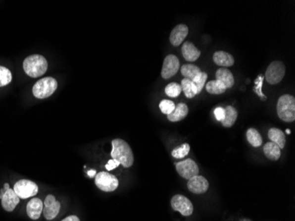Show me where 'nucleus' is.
<instances>
[{"label": "nucleus", "mask_w": 295, "mask_h": 221, "mask_svg": "<svg viewBox=\"0 0 295 221\" xmlns=\"http://www.w3.org/2000/svg\"><path fill=\"white\" fill-rule=\"evenodd\" d=\"M111 144H112L111 158L113 160H118L119 164L122 165L124 167H131L134 164L135 159L129 144L124 140L119 139V138L113 140Z\"/></svg>", "instance_id": "1"}, {"label": "nucleus", "mask_w": 295, "mask_h": 221, "mask_svg": "<svg viewBox=\"0 0 295 221\" xmlns=\"http://www.w3.org/2000/svg\"><path fill=\"white\" fill-rule=\"evenodd\" d=\"M25 73L32 78L40 77L48 69V62L46 57L39 54H34L25 58L23 61Z\"/></svg>", "instance_id": "2"}, {"label": "nucleus", "mask_w": 295, "mask_h": 221, "mask_svg": "<svg viewBox=\"0 0 295 221\" xmlns=\"http://www.w3.org/2000/svg\"><path fill=\"white\" fill-rule=\"evenodd\" d=\"M277 112L279 119L285 122H293L295 119V98L291 95H283L277 104Z\"/></svg>", "instance_id": "3"}, {"label": "nucleus", "mask_w": 295, "mask_h": 221, "mask_svg": "<svg viewBox=\"0 0 295 221\" xmlns=\"http://www.w3.org/2000/svg\"><path fill=\"white\" fill-rule=\"evenodd\" d=\"M57 88V82L52 77L43 78L36 82L33 87V95L39 99H47L53 94Z\"/></svg>", "instance_id": "4"}, {"label": "nucleus", "mask_w": 295, "mask_h": 221, "mask_svg": "<svg viewBox=\"0 0 295 221\" xmlns=\"http://www.w3.org/2000/svg\"><path fill=\"white\" fill-rule=\"evenodd\" d=\"M95 183L104 192H112L119 187V180L111 173L100 172L96 175Z\"/></svg>", "instance_id": "5"}, {"label": "nucleus", "mask_w": 295, "mask_h": 221, "mask_svg": "<svg viewBox=\"0 0 295 221\" xmlns=\"http://www.w3.org/2000/svg\"><path fill=\"white\" fill-rule=\"evenodd\" d=\"M286 74V66L281 61H273L268 66L265 79L271 85L278 84L283 80Z\"/></svg>", "instance_id": "6"}, {"label": "nucleus", "mask_w": 295, "mask_h": 221, "mask_svg": "<svg viewBox=\"0 0 295 221\" xmlns=\"http://www.w3.org/2000/svg\"><path fill=\"white\" fill-rule=\"evenodd\" d=\"M13 191L21 199H26L36 196L38 192V187L31 180H21L14 184Z\"/></svg>", "instance_id": "7"}, {"label": "nucleus", "mask_w": 295, "mask_h": 221, "mask_svg": "<svg viewBox=\"0 0 295 221\" xmlns=\"http://www.w3.org/2000/svg\"><path fill=\"white\" fill-rule=\"evenodd\" d=\"M176 170L179 174L186 180H190L191 178L197 176L199 173L198 166L191 159H188L177 163Z\"/></svg>", "instance_id": "8"}, {"label": "nucleus", "mask_w": 295, "mask_h": 221, "mask_svg": "<svg viewBox=\"0 0 295 221\" xmlns=\"http://www.w3.org/2000/svg\"><path fill=\"white\" fill-rule=\"evenodd\" d=\"M172 209L181 213L183 216H190L193 213V204L183 195H175L171 200Z\"/></svg>", "instance_id": "9"}, {"label": "nucleus", "mask_w": 295, "mask_h": 221, "mask_svg": "<svg viewBox=\"0 0 295 221\" xmlns=\"http://www.w3.org/2000/svg\"><path fill=\"white\" fill-rule=\"evenodd\" d=\"M179 69H180L179 58L175 55L170 54L164 58L161 75L164 79H170L178 73Z\"/></svg>", "instance_id": "10"}, {"label": "nucleus", "mask_w": 295, "mask_h": 221, "mask_svg": "<svg viewBox=\"0 0 295 221\" xmlns=\"http://www.w3.org/2000/svg\"><path fill=\"white\" fill-rule=\"evenodd\" d=\"M60 211V203L57 201L53 195H48L44 202L43 213L46 220L52 221L57 217Z\"/></svg>", "instance_id": "11"}, {"label": "nucleus", "mask_w": 295, "mask_h": 221, "mask_svg": "<svg viewBox=\"0 0 295 221\" xmlns=\"http://www.w3.org/2000/svg\"><path fill=\"white\" fill-rule=\"evenodd\" d=\"M188 188L194 194H203L209 189V181L204 177L197 175L189 180Z\"/></svg>", "instance_id": "12"}, {"label": "nucleus", "mask_w": 295, "mask_h": 221, "mask_svg": "<svg viewBox=\"0 0 295 221\" xmlns=\"http://www.w3.org/2000/svg\"><path fill=\"white\" fill-rule=\"evenodd\" d=\"M189 27L185 24L177 25L174 29H172L170 35V42L173 46L178 47L184 42L185 38L189 35Z\"/></svg>", "instance_id": "13"}, {"label": "nucleus", "mask_w": 295, "mask_h": 221, "mask_svg": "<svg viewBox=\"0 0 295 221\" xmlns=\"http://www.w3.org/2000/svg\"><path fill=\"white\" fill-rule=\"evenodd\" d=\"M19 203L20 197L17 196L12 188H8L1 198V205L6 212H12Z\"/></svg>", "instance_id": "14"}, {"label": "nucleus", "mask_w": 295, "mask_h": 221, "mask_svg": "<svg viewBox=\"0 0 295 221\" xmlns=\"http://www.w3.org/2000/svg\"><path fill=\"white\" fill-rule=\"evenodd\" d=\"M44 210V203L39 198H33L27 205V213L32 220H38Z\"/></svg>", "instance_id": "15"}, {"label": "nucleus", "mask_w": 295, "mask_h": 221, "mask_svg": "<svg viewBox=\"0 0 295 221\" xmlns=\"http://www.w3.org/2000/svg\"><path fill=\"white\" fill-rule=\"evenodd\" d=\"M182 56L187 61H196L201 56V52L191 42H185L182 48Z\"/></svg>", "instance_id": "16"}, {"label": "nucleus", "mask_w": 295, "mask_h": 221, "mask_svg": "<svg viewBox=\"0 0 295 221\" xmlns=\"http://www.w3.org/2000/svg\"><path fill=\"white\" fill-rule=\"evenodd\" d=\"M216 80L222 82L226 89H231L234 87V78L232 72L226 67H222L216 72Z\"/></svg>", "instance_id": "17"}, {"label": "nucleus", "mask_w": 295, "mask_h": 221, "mask_svg": "<svg viewBox=\"0 0 295 221\" xmlns=\"http://www.w3.org/2000/svg\"><path fill=\"white\" fill-rule=\"evenodd\" d=\"M213 61L217 64V66L228 67V66H234V58L228 53L218 51L214 54Z\"/></svg>", "instance_id": "18"}, {"label": "nucleus", "mask_w": 295, "mask_h": 221, "mask_svg": "<svg viewBox=\"0 0 295 221\" xmlns=\"http://www.w3.org/2000/svg\"><path fill=\"white\" fill-rule=\"evenodd\" d=\"M189 113V107L184 103H180L171 114L167 115V118L171 122H177L185 119Z\"/></svg>", "instance_id": "19"}, {"label": "nucleus", "mask_w": 295, "mask_h": 221, "mask_svg": "<svg viewBox=\"0 0 295 221\" xmlns=\"http://www.w3.org/2000/svg\"><path fill=\"white\" fill-rule=\"evenodd\" d=\"M268 136L272 143L277 144L280 148V150L284 149L286 144V136L282 130L276 127H272L268 132Z\"/></svg>", "instance_id": "20"}, {"label": "nucleus", "mask_w": 295, "mask_h": 221, "mask_svg": "<svg viewBox=\"0 0 295 221\" xmlns=\"http://www.w3.org/2000/svg\"><path fill=\"white\" fill-rule=\"evenodd\" d=\"M263 152L266 156L267 159H269L272 161H277L279 160L280 156H281V150L280 148L275 144L272 142L267 143L264 146H263Z\"/></svg>", "instance_id": "21"}, {"label": "nucleus", "mask_w": 295, "mask_h": 221, "mask_svg": "<svg viewBox=\"0 0 295 221\" xmlns=\"http://www.w3.org/2000/svg\"><path fill=\"white\" fill-rule=\"evenodd\" d=\"M238 117V111L234 107L228 106L225 108V118L222 120L224 127H231L234 125Z\"/></svg>", "instance_id": "22"}, {"label": "nucleus", "mask_w": 295, "mask_h": 221, "mask_svg": "<svg viewBox=\"0 0 295 221\" xmlns=\"http://www.w3.org/2000/svg\"><path fill=\"white\" fill-rule=\"evenodd\" d=\"M181 74L186 79H189L190 81H193L195 78L197 77L198 74L201 73V71L199 67L192 64H186L181 66Z\"/></svg>", "instance_id": "23"}, {"label": "nucleus", "mask_w": 295, "mask_h": 221, "mask_svg": "<svg viewBox=\"0 0 295 221\" xmlns=\"http://www.w3.org/2000/svg\"><path fill=\"white\" fill-rule=\"evenodd\" d=\"M246 139L253 147H260L262 145V136L255 128H249L246 131Z\"/></svg>", "instance_id": "24"}, {"label": "nucleus", "mask_w": 295, "mask_h": 221, "mask_svg": "<svg viewBox=\"0 0 295 221\" xmlns=\"http://www.w3.org/2000/svg\"><path fill=\"white\" fill-rule=\"evenodd\" d=\"M206 90L209 94L220 95L226 91V88L222 82L215 80V81H210L206 84Z\"/></svg>", "instance_id": "25"}, {"label": "nucleus", "mask_w": 295, "mask_h": 221, "mask_svg": "<svg viewBox=\"0 0 295 221\" xmlns=\"http://www.w3.org/2000/svg\"><path fill=\"white\" fill-rule=\"evenodd\" d=\"M207 78H208V74L204 73V72H201L192 81V82H193L194 90H195L196 94L198 95L201 93V90H202L203 87H204L205 82L207 81Z\"/></svg>", "instance_id": "26"}, {"label": "nucleus", "mask_w": 295, "mask_h": 221, "mask_svg": "<svg viewBox=\"0 0 295 221\" xmlns=\"http://www.w3.org/2000/svg\"><path fill=\"white\" fill-rule=\"evenodd\" d=\"M181 86L182 90L184 91L185 96L188 99H193V98H195L197 96L196 92H195V90H194L193 82H192V81L184 78L181 81Z\"/></svg>", "instance_id": "27"}, {"label": "nucleus", "mask_w": 295, "mask_h": 221, "mask_svg": "<svg viewBox=\"0 0 295 221\" xmlns=\"http://www.w3.org/2000/svg\"><path fill=\"white\" fill-rule=\"evenodd\" d=\"M12 73L5 66H0V87L6 86L12 82Z\"/></svg>", "instance_id": "28"}, {"label": "nucleus", "mask_w": 295, "mask_h": 221, "mask_svg": "<svg viewBox=\"0 0 295 221\" xmlns=\"http://www.w3.org/2000/svg\"><path fill=\"white\" fill-rule=\"evenodd\" d=\"M164 91H165V94L169 96V97L177 98L181 95L182 89H181L180 84H178L176 82H172V83H170L167 86L165 87Z\"/></svg>", "instance_id": "29"}, {"label": "nucleus", "mask_w": 295, "mask_h": 221, "mask_svg": "<svg viewBox=\"0 0 295 221\" xmlns=\"http://www.w3.org/2000/svg\"><path fill=\"white\" fill-rule=\"evenodd\" d=\"M190 152V146L189 144H184L181 147L174 149L172 152V156L175 159H183L186 156L189 155Z\"/></svg>", "instance_id": "30"}, {"label": "nucleus", "mask_w": 295, "mask_h": 221, "mask_svg": "<svg viewBox=\"0 0 295 221\" xmlns=\"http://www.w3.org/2000/svg\"><path fill=\"white\" fill-rule=\"evenodd\" d=\"M175 104L171 101V100H162L159 104V108L161 111L164 114L169 115L172 113L173 110L175 109Z\"/></svg>", "instance_id": "31"}, {"label": "nucleus", "mask_w": 295, "mask_h": 221, "mask_svg": "<svg viewBox=\"0 0 295 221\" xmlns=\"http://www.w3.org/2000/svg\"><path fill=\"white\" fill-rule=\"evenodd\" d=\"M262 84H263V76H262V75H259L258 77L256 78V80L254 81V85H255V88H254V90L255 91V93L258 95L259 97H260L261 99H263V100H265L267 98L266 96H264V94L262 93Z\"/></svg>", "instance_id": "32"}, {"label": "nucleus", "mask_w": 295, "mask_h": 221, "mask_svg": "<svg viewBox=\"0 0 295 221\" xmlns=\"http://www.w3.org/2000/svg\"><path fill=\"white\" fill-rule=\"evenodd\" d=\"M214 115L218 121H222L225 118V109L222 107H217L214 110Z\"/></svg>", "instance_id": "33"}, {"label": "nucleus", "mask_w": 295, "mask_h": 221, "mask_svg": "<svg viewBox=\"0 0 295 221\" xmlns=\"http://www.w3.org/2000/svg\"><path fill=\"white\" fill-rule=\"evenodd\" d=\"M119 165L120 164H119V162L118 160H113V159H112V160L108 161V163H107L106 166H105V167H106L108 171H111V170H113L115 168L118 167Z\"/></svg>", "instance_id": "34"}, {"label": "nucleus", "mask_w": 295, "mask_h": 221, "mask_svg": "<svg viewBox=\"0 0 295 221\" xmlns=\"http://www.w3.org/2000/svg\"><path fill=\"white\" fill-rule=\"evenodd\" d=\"M62 221H80V219L75 215H71V216H68L66 219H64Z\"/></svg>", "instance_id": "35"}, {"label": "nucleus", "mask_w": 295, "mask_h": 221, "mask_svg": "<svg viewBox=\"0 0 295 221\" xmlns=\"http://www.w3.org/2000/svg\"><path fill=\"white\" fill-rule=\"evenodd\" d=\"M88 175L90 177H93L96 175V171L95 170H92V171H89L88 172Z\"/></svg>", "instance_id": "36"}, {"label": "nucleus", "mask_w": 295, "mask_h": 221, "mask_svg": "<svg viewBox=\"0 0 295 221\" xmlns=\"http://www.w3.org/2000/svg\"><path fill=\"white\" fill-rule=\"evenodd\" d=\"M9 188V184L8 183H5V184H4V190H7V189H8Z\"/></svg>", "instance_id": "37"}, {"label": "nucleus", "mask_w": 295, "mask_h": 221, "mask_svg": "<svg viewBox=\"0 0 295 221\" xmlns=\"http://www.w3.org/2000/svg\"><path fill=\"white\" fill-rule=\"evenodd\" d=\"M286 133H287V135H290V134H291V131H290V129H287Z\"/></svg>", "instance_id": "38"}]
</instances>
